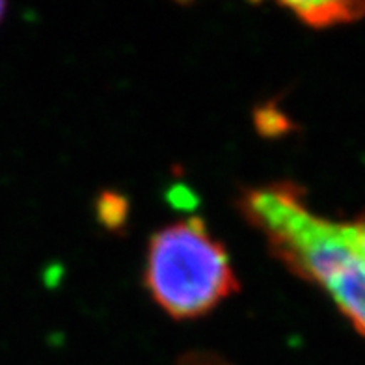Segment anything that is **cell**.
<instances>
[{"mask_svg":"<svg viewBox=\"0 0 365 365\" xmlns=\"http://www.w3.org/2000/svg\"><path fill=\"white\" fill-rule=\"evenodd\" d=\"M4 11H6V4L4 2H0V19L4 17Z\"/></svg>","mask_w":365,"mask_h":365,"instance_id":"obj_4","label":"cell"},{"mask_svg":"<svg viewBox=\"0 0 365 365\" xmlns=\"http://www.w3.org/2000/svg\"><path fill=\"white\" fill-rule=\"evenodd\" d=\"M240 209L278 259L317 284L365 336V217L352 222L321 217L291 182L248 190Z\"/></svg>","mask_w":365,"mask_h":365,"instance_id":"obj_1","label":"cell"},{"mask_svg":"<svg viewBox=\"0 0 365 365\" xmlns=\"http://www.w3.org/2000/svg\"><path fill=\"white\" fill-rule=\"evenodd\" d=\"M145 287L173 319L207 315L239 289L226 248L202 218L163 227L149 240Z\"/></svg>","mask_w":365,"mask_h":365,"instance_id":"obj_2","label":"cell"},{"mask_svg":"<svg viewBox=\"0 0 365 365\" xmlns=\"http://www.w3.org/2000/svg\"><path fill=\"white\" fill-rule=\"evenodd\" d=\"M197 365H207V364H203V361H202V364H197Z\"/></svg>","mask_w":365,"mask_h":365,"instance_id":"obj_5","label":"cell"},{"mask_svg":"<svg viewBox=\"0 0 365 365\" xmlns=\"http://www.w3.org/2000/svg\"><path fill=\"white\" fill-rule=\"evenodd\" d=\"M284 6L312 29L352 23L365 15V2H287Z\"/></svg>","mask_w":365,"mask_h":365,"instance_id":"obj_3","label":"cell"}]
</instances>
